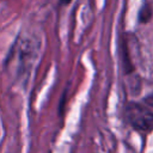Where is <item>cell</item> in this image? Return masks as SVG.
<instances>
[{"mask_svg": "<svg viewBox=\"0 0 153 153\" xmlns=\"http://www.w3.org/2000/svg\"><path fill=\"white\" fill-rule=\"evenodd\" d=\"M145 103L148 104L149 106H153V94H149L145 98Z\"/></svg>", "mask_w": 153, "mask_h": 153, "instance_id": "cell-2", "label": "cell"}, {"mask_svg": "<svg viewBox=\"0 0 153 153\" xmlns=\"http://www.w3.org/2000/svg\"><path fill=\"white\" fill-rule=\"evenodd\" d=\"M124 117L137 130L151 131L153 129V112L139 103H128L124 106Z\"/></svg>", "mask_w": 153, "mask_h": 153, "instance_id": "cell-1", "label": "cell"}]
</instances>
